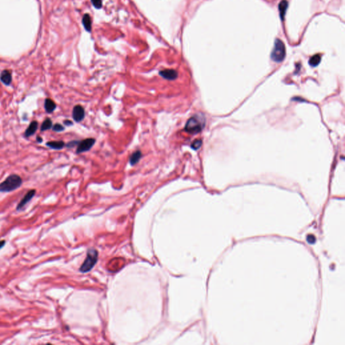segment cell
I'll return each instance as SVG.
<instances>
[{
	"mask_svg": "<svg viewBox=\"0 0 345 345\" xmlns=\"http://www.w3.org/2000/svg\"><path fill=\"white\" fill-rule=\"evenodd\" d=\"M22 184V179L16 174L9 175L0 184V192H10L18 189Z\"/></svg>",
	"mask_w": 345,
	"mask_h": 345,
	"instance_id": "1",
	"label": "cell"
},
{
	"mask_svg": "<svg viewBox=\"0 0 345 345\" xmlns=\"http://www.w3.org/2000/svg\"><path fill=\"white\" fill-rule=\"evenodd\" d=\"M204 126V122L199 117L194 116L189 119L185 126V130L190 134H197L202 131Z\"/></svg>",
	"mask_w": 345,
	"mask_h": 345,
	"instance_id": "2",
	"label": "cell"
},
{
	"mask_svg": "<svg viewBox=\"0 0 345 345\" xmlns=\"http://www.w3.org/2000/svg\"><path fill=\"white\" fill-rule=\"evenodd\" d=\"M98 259V252L96 249H90L87 253L86 258L82 264L80 270L82 272H87L94 267Z\"/></svg>",
	"mask_w": 345,
	"mask_h": 345,
	"instance_id": "3",
	"label": "cell"
},
{
	"mask_svg": "<svg viewBox=\"0 0 345 345\" xmlns=\"http://www.w3.org/2000/svg\"><path fill=\"white\" fill-rule=\"evenodd\" d=\"M286 54L285 46L282 41L276 39L275 42V47L271 55L272 60L276 62H281L285 59Z\"/></svg>",
	"mask_w": 345,
	"mask_h": 345,
	"instance_id": "4",
	"label": "cell"
},
{
	"mask_svg": "<svg viewBox=\"0 0 345 345\" xmlns=\"http://www.w3.org/2000/svg\"><path fill=\"white\" fill-rule=\"evenodd\" d=\"M95 143V140L94 138H87L81 142H79L78 148L76 150L77 154H80L82 152H86L90 150Z\"/></svg>",
	"mask_w": 345,
	"mask_h": 345,
	"instance_id": "5",
	"label": "cell"
},
{
	"mask_svg": "<svg viewBox=\"0 0 345 345\" xmlns=\"http://www.w3.org/2000/svg\"><path fill=\"white\" fill-rule=\"evenodd\" d=\"M85 116V111L81 105H76L73 109L72 117L76 122H80L84 119Z\"/></svg>",
	"mask_w": 345,
	"mask_h": 345,
	"instance_id": "6",
	"label": "cell"
},
{
	"mask_svg": "<svg viewBox=\"0 0 345 345\" xmlns=\"http://www.w3.org/2000/svg\"><path fill=\"white\" fill-rule=\"evenodd\" d=\"M159 75L168 80H174L178 77V73L175 70L167 69L159 72Z\"/></svg>",
	"mask_w": 345,
	"mask_h": 345,
	"instance_id": "7",
	"label": "cell"
},
{
	"mask_svg": "<svg viewBox=\"0 0 345 345\" xmlns=\"http://www.w3.org/2000/svg\"><path fill=\"white\" fill-rule=\"evenodd\" d=\"M36 194V190H31L26 194V195L24 196L23 198L21 200V201L19 202V204L17 206V210H20L28 202H30L31 199Z\"/></svg>",
	"mask_w": 345,
	"mask_h": 345,
	"instance_id": "8",
	"label": "cell"
},
{
	"mask_svg": "<svg viewBox=\"0 0 345 345\" xmlns=\"http://www.w3.org/2000/svg\"><path fill=\"white\" fill-rule=\"evenodd\" d=\"M0 80L4 84L6 85V86H10L11 81H12V76H11V73L10 71L7 70L2 71L1 74H0Z\"/></svg>",
	"mask_w": 345,
	"mask_h": 345,
	"instance_id": "9",
	"label": "cell"
},
{
	"mask_svg": "<svg viewBox=\"0 0 345 345\" xmlns=\"http://www.w3.org/2000/svg\"><path fill=\"white\" fill-rule=\"evenodd\" d=\"M37 129H38V122H36V121H33V122H32L30 123L28 128L25 130L24 136L26 138L31 137V135H34L35 134V132H37Z\"/></svg>",
	"mask_w": 345,
	"mask_h": 345,
	"instance_id": "10",
	"label": "cell"
},
{
	"mask_svg": "<svg viewBox=\"0 0 345 345\" xmlns=\"http://www.w3.org/2000/svg\"><path fill=\"white\" fill-rule=\"evenodd\" d=\"M44 107L47 113H51L56 109V104L51 99H46L44 103Z\"/></svg>",
	"mask_w": 345,
	"mask_h": 345,
	"instance_id": "11",
	"label": "cell"
},
{
	"mask_svg": "<svg viewBox=\"0 0 345 345\" xmlns=\"http://www.w3.org/2000/svg\"><path fill=\"white\" fill-rule=\"evenodd\" d=\"M82 24H83L85 30L88 32H91L92 30V20L89 14H84L82 18Z\"/></svg>",
	"mask_w": 345,
	"mask_h": 345,
	"instance_id": "12",
	"label": "cell"
},
{
	"mask_svg": "<svg viewBox=\"0 0 345 345\" xmlns=\"http://www.w3.org/2000/svg\"><path fill=\"white\" fill-rule=\"evenodd\" d=\"M46 146L52 149L61 150L65 146V143L63 141H50L47 142Z\"/></svg>",
	"mask_w": 345,
	"mask_h": 345,
	"instance_id": "13",
	"label": "cell"
},
{
	"mask_svg": "<svg viewBox=\"0 0 345 345\" xmlns=\"http://www.w3.org/2000/svg\"><path fill=\"white\" fill-rule=\"evenodd\" d=\"M142 157V152L140 150H137V151L134 152L133 154L131 155L130 158H129V163L131 165H135L137 163H138L140 159Z\"/></svg>",
	"mask_w": 345,
	"mask_h": 345,
	"instance_id": "14",
	"label": "cell"
},
{
	"mask_svg": "<svg viewBox=\"0 0 345 345\" xmlns=\"http://www.w3.org/2000/svg\"><path fill=\"white\" fill-rule=\"evenodd\" d=\"M287 7H288V2L286 1V0H283V1H282L281 3H280L279 6H278V10H279V12H280V16H281L282 20L284 19V17L285 15L286 11H287Z\"/></svg>",
	"mask_w": 345,
	"mask_h": 345,
	"instance_id": "15",
	"label": "cell"
},
{
	"mask_svg": "<svg viewBox=\"0 0 345 345\" xmlns=\"http://www.w3.org/2000/svg\"><path fill=\"white\" fill-rule=\"evenodd\" d=\"M52 127H53V123L51 119H50V118H47V119L44 120L42 125L41 126V131L44 132L48 130L49 129H51Z\"/></svg>",
	"mask_w": 345,
	"mask_h": 345,
	"instance_id": "16",
	"label": "cell"
},
{
	"mask_svg": "<svg viewBox=\"0 0 345 345\" xmlns=\"http://www.w3.org/2000/svg\"><path fill=\"white\" fill-rule=\"evenodd\" d=\"M321 61V56L319 54L315 55L313 57H311L309 60V65L312 67H316L318 64L320 63Z\"/></svg>",
	"mask_w": 345,
	"mask_h": 345,
	"instance_id": "17",
	"label": "cell"
},
{
	"mask_svg": "<svg viewBox=\"0 0 345 345\" xmlns=\"http://www.w3.org/2000/svg\"><path fill=\"white\" fill-rule=\"evenodd\" d=\"M202 144V142L201 140L200 139H197L196 140H194L192 144H191V147L194 150H197L199 149L200 147H201Z\"/></svg>",
	"mask_w": 345,
	"mask_h": 345,
	"instance_id": "18",
	"label": "cell"
},
{
	"mask_svg": "<svg viewBox=\"0 0 345 345\" xmlns=\"http://www.w3.org/2000/svg\"><path fill=\"white\" fill-rule=\"evenodd\" d=\"M52 129L56 132H61L64 130L65 128L63 125L60 124V123H55V124L52 127Z\"/></svg>",
	"mask_w": 345,
	"mask_h": 345,
	"instance_id": "19",
	"label": "cell"
},
{
	"mask_svg": "<svg viewBox=\"0 0 345 345\" xmlns=\"http://www.w3.org/2000/svg\"><path fill=\"white\" fill-rule=\"evenodd\" d=\"M91 2H92L94 7L96 8V9H100L102 8L103 5L102 0H91Z\"/></svg>",
	"mask_w": 345,
	"mask_h": 345,
	"instance_id": "20",
	"label": "cell"
},
{
	"mask_svg": "<svg viewBox=\"0 0 345 345\" xmlns=\"http://www.w3.org/2000/svg\"><path fill=\"white\" fill-rule=\"evenodd\" d=\"M79 143V142L78 141H72V142H70L67 144L66 146L67 148H72V147L74 146L76 144H78Z\"/></svg>",
	"mask_w": 345,
	"mask_h": 345,
	"instance_id": "21",
	"label": "cell"
},
{
	"mask_svg": "<svg viewBox=\"0 0 345 345\" xmlns=\"http://www.w3.org/2000/svg\"><path fill=\"white\" fill-rule=\"evenodd\" d=\"M63 123L67 126H70L73 125V123L70 120H65L63 122Z\"/></svg>",
	"mask_w": 345,
	"mask_h": 345,
	"instance_id": "22",
	"label": "cell"
},
{
	"mask_svg": "<svg viewBox=\"0 0 345 345\" xmlns=\"http://www.w3.org/2000/svg\"><path fill=\"white\" fill-rule=\"evenodd\" d=\"M5 241L4 240L0 241V249L2 248V247L5 246Z\"/></svg>",
	"mask_w": 345,
	"mask_h": 345,
	"instance_id": "23",
	"label": "cell"
},
{
	"mask_svg": "<svg viewBox=\"0 0 345 345\" xmlns=\"http://www.w3.org/2000/svg\"><path fill=\"white\" fill-rule=\"evenodd\" d=\"M37 141L38 142V143H41L43 142V139L39 136H37Z\"/></svg>",
	"mask_w": 345,
	"mask_h": 345,
	"instance_id": "24",
	"label": "cell"
}]
</instances>
